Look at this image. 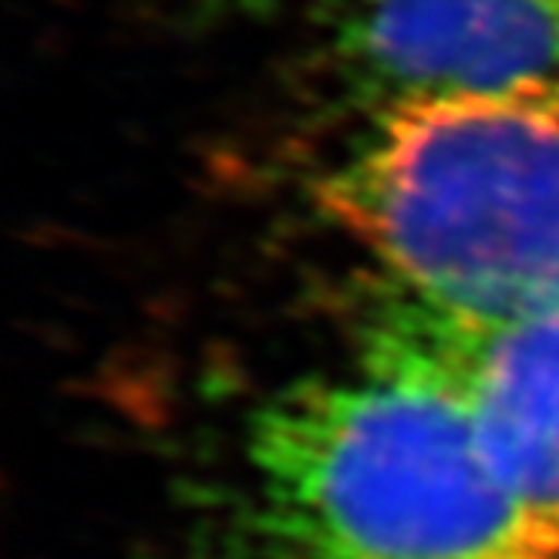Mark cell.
I'll return each instance as SVG.
<instances>
[{
    "label": "cell",
    "instance_id": "1",
    "mask_svg": "<svg viewBox=\"0 0 559 559\" xmlns=\"http://www.w3.org/2000/svg\"><path fill=\"white\" fill-rule=\"evenodd\" d=\"M243 459L273 559H559L499 478L462 384L394 310L357 368L257 405Z\"/></svg>",
    "mask_w": 559,
    "mask_h": 559
},
{
    "label": "cell",
    "instance_id": "2",
    "mask_svg": "<svg viewBox=\"0 0 559 559\" xmlns=\"http://www.w3.org/2000/svg\"><path fill=\"white\" fill-rule=\"evenodd\" d=\"M313 199L415 307L475 324L559 313V82L374 115Z\"/></svg>",
    "mask_w": 559,
    "mask_h": 559
},
{
    "label": "cell",
    "instance_id": "3",
    "mask_svg": "<svg viewBox=\"0 0 559 559\" xmlns=\"http://www.w3.org/2000/svg\"><path fill=\"white\" fill-rule=\"evenodd\" d=\"M304 21L317 74L365 122L415 102L559 82V0H337Z\"/></svg>",
    "mask_w": 559,
    "mask_h": 559
},
{
    "label": "cell",
    "instance_id": "4",
    "mask_svg": "<svg viewBox=\"0 0 559 559\" xmlns=\"http://www.w3.org/2000/svg\"><path fill=\"white\" fill-rule=\"evenodd\" d=\"M394 313L449 365L506 489L559 539V313L475 324L408 300Z\"/></svg>",
    "mask_w": 559,
    "mask_h": 559
},
{
    "label": "cell",
    "instance_id": "5",
    "mask_svg": "<svg viewBox=\"0 0 559 559\" xmlns=\"http://www.w3.org/2000/svg\"><path fill=\"white\" fill-rule=\"evenodd\" d=\"M206 4H219V8H229V11H239V14H250V11H260V14H313L328 4H337V0H206Z\"/></svg>",
    "mask_w": 559,
    "mask_h": 559
}]
</instances>
